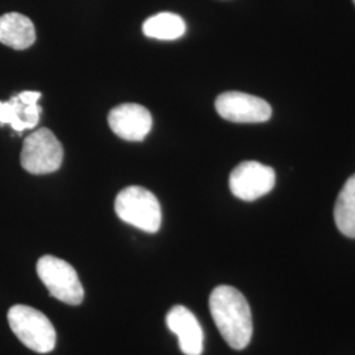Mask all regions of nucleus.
<instances>
[{"label":"nucleus","mask_w":355,"mask_h":355,"mask_svg":"<svg viewBox=\"0 0 355 355\" xmlns=\"http://www.w3.org/2000/svg\"><path fill=\"white\" fill-rule=\"evenodd\" d=\"M36 270L38 278L53 297L69 305H79L83 302L82 283L70 263L53 255H44L38 259Z\"/></svg>","instance_id":"obj_4"},{"label":"nucleus","mask_w":355,"mask_h":355,"mask_svg":"<svg viewBox=\"0 0 355 355\" xmlns=\"http://www.w3.org/2000/svg\"><path fill=\"white\" fill-rule=\"evenodd\" d=\"M108 124L123 140L142 141L152 129L153 117L144 105L127 103L114 107L110 112Z\"/></svg>","instance_id":"obj_8"},{"label":"nucleus","mask_w":355,"mask_h":355,"mask_svg":"<svg viewBox=\"0 0 355 355\" xmlns=\"http://www.w3.org/2000/svg\"><path fill=\"white\" fill-rule=\"evenodd\" d=\"M40 98L38 91H23L8 102H0V125H11L17 133L37 127L42 112Z\"/></svg>","instance_id":"obj_9"},{"label":"nucleus","mask_w":355,"mask_h":355,"mask_svg":"<svg viewBox=\"0 0 355 355\" xmlns=\"http://www.w3.org/2000/svg\"><path fill=\"white\" fill-rule=\"evenodd\" d=\"M166 325L179 340L180 352L186 355H202L204 333L198 318L189 308L175 305L166 316Z\"/></svg>","instance_id":"obj_10"},{"label":"nucleus","mask_w":355,"mask_h":355,"mask_svg":"<svg viewBox=\"0 0 355 355\" xmlns=\"http://www.w3.org/2000/svg\"><path fill=\"white\" fill-rule=\"evenodd\" d=\"M119 218L146 233H157L162 224L161 204L150 191L130 186L119 192L114 200Z\"/></svg>","instance_id":"obj_2"},{"label":"nucleus","mask_w":355,"mask_h":355,"mask_svg":"<svg viewBox=\"0 0 355 355\" xmlns=\"http://www.w3.org/2000/svg\"><path fill=\"white\" fill-rule=\"evenodd\" d=\"M209 311L225 343L234 350L245 349L253 336L252 311L241 292L218 286L209 296Z\"/></svg>","instance_id":"obj_1"},{"label":"nucleus","mask_w":355,"mask_h":355,"mask_svg":"<svg viewBox=\"0 0 355 355\" xmlns=\"http://www.w3.org/2000/svg\"><path fill=\"white\" fill-rule=\"evenodd\" d=\"M36 41V29L29 17L17 12L0 16V42L16 49L24 51Z\"/></svg>","instance_id":"obj_11"},{"label":"nucleus","mask_w":355,"mask_h":355,"mask_svg":"<svg viewBox=\"0 0 355 355\" xmlns=\"http://www.w3.org/2000/svg\"><path fill=\"white\" fill-rule=\"evenodd\" d=\"M275 180L277 177L272 167L255 161H245L232 171L229 189L236 198L243 202H254L272 191Z\"/></svg>","instance_id":"obj_6"},{"label":"nucleus","mask_w":355,"mask_h":355,"mask_svg":"<svg viewBox=\"0 0 355 355\" xmlns=\"http://www.w3.org/2000/svg\"><path fill=\"white\" fill-rule=\"evenodd\" d=\"M353 3H354V6H355V0H353Z\"/></svg>","instance_id":"obj_14"},{"label":"nucleus","mask_w":355,"mask_h":355,"mask_svg":"<svg viewBox=\"0 0 355 355\" xmlns=\"http://www.w3.org/2000/svg\"><path fill=\"white\" fill-rule=\"evenodd\" d=\"M215 107L217 114L232 123H265L272 116V108L265 99L239 91L218 95Z\"/></svg>","instance_id":"obj_7"},{"label":"nucleus","mask_w":355,"mask_h":355,"mask_svg":"<svg viewBox=\"0 0 355 355\" xmlns=\"http://www.w3.org/2000/svg\"><path fill=\"white\" fill-rule=\"evenodd\" d=\"M62 161L64 148L51 129L41 128L24 140L20 162L28 173L51 174L61 167Z\"/></svg>","instance_id":"obj_5"},{"label":"nucleus","mask_w":355,"mask_h":355,"mask_svg":"<svg viewBox=\"0 0 355 355\" xmlns=\"http://www.w3.org/2000/svg\"><path fill=\"white\" fill-rule=\"evenodd\" d=\"M8 324L15 336L26 345L28 349L48 354L54 350L57 333L42 312L28 305H13L8 311Z\"/></svg>","instance_id":"obj_3"},{"label":"nucleus","mask_w":355,"mask_h":355,"mask_svg":"<svg viewBox=\"0 0 355 355\" xmlns=\"http://www.w3.org/2000/svg\"><path fill=\"white\" fill-rule=\"evenodd\" d=\"M142 31L148 37L173 41L182 37L186 33L187 26L177 13L161 12L149 17L144 23Z\"/></svg>","instance_id":"obj_13"},{"label":"nucleus","mask_w":355,"mask_h":355,"mask_svg":"<svg viewBox=\"0 0 355 355\" xmlns=\"http://www.w3.org/2000/svg\"><path fill=\"white\" fill-rule=\"evenodd\" d=\"M334 221L343 236L355 239V174L346 180L337 198Z\"/></svg>","instance_id":"obj_12"}]
</instances>
